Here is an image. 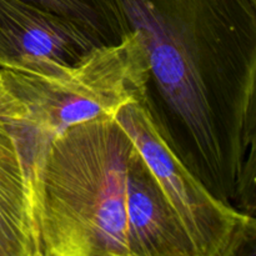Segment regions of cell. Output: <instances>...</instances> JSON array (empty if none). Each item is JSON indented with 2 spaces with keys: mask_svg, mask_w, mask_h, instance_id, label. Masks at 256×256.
<instances>
[{
  "mask_svg": "<svg viewBox=\"0 0 256 256\" xmlns=\"http://www.w3.org/2000/svg\"><path fill=\"white\" fill-rule=\"evenodd\" d=\"M115 120L149 166L192 245V255H236L254 234V219L214 196L182 164L148 98L120 109Z\"/></svg>",
  "mask_w": 256,
  "mask_h": 256,
  "instance_id": "obj_3",
  "label": "cell"
},
{
  "mask_svg": "<svg viewBox=\"0 0 256 256\" xmlns=\"http://www.w3.org/2000/svg\"><path fill=\"white\" fill-rule=\"evenodd\" d=\"M98 45L94 32L25 0H0V68L35 58L72 62Z\"/></svg>",
  "mask_w": 256,
  "mask_h": 256,
  "instance_id": "obj_5",
  "label": "cell"
},
{
  "mask_svg": "<svg viewBox=\"0 0 256 256\" xmlns=\"http://www.w3.org/2000/svg\"><path fill=\"white\" fill-rule=\"evenodd\" d=\"M0 256H42L40 202L9 122L0 114Z\"/></svg>",
  "mask_w": 256,
  "mask_h": 256,
  "instance_id": "obj_6",
  "label": "cell"
},
{
  "mask_svg": "<svg viewBox=\"0 0 256 256\" xmlns=\"http://www.w3.org/2000/svg\"><path fill=\"white\" fill-rule=\"evenodd\" d=\"M42 256H192L149 166L115 118L70 126L40 176Z\"/></svg>",
  "mask_w": 256,
  "mask_h": 256,
  "instance_id": "obj_1",
  "label": "cell"
},
{
  "mask_svg": "<svg viewBox=\"0 0 256 256\" xmlns=\"http://www.w3.org/2000/svg\"><path fill=\"white\" fill-rule=\"evenodd\" d=\"M118 8L142 32L155 76L168 104L184 122L200 154L212 166L222 162V149L202 75L188 48L168 25L156 0H102Z\"/></svg>",
  "mask_w": 256,
  "mask_h": 256,
  "instance_id": "obj_4",
  "label": "cell"
},
{
  "mask_svg": "<svg viewBox=\"0 0 256 256\" xmlns=\"http://www.w3.org/2000/svg\"><path fill=\"white\" fill-rule=\"evenodd\" d=\"M152 78L142 32L95 45L75 62L35 58L0 68L2 115L18 140L40 202V176L50 144L70 126L148 98Z\"/></svg>",
  "mask_w": 256,
  "mask_h": 256,
  "instance_id": "obj_2",
  "label": "cell"
},
{
  "mask_svg": "<svg viewBox=\"0 0 256 256\" xmlns=\"http://www.w3.org/2000/svg\"><path fill=\"white\" fill-rule=\"evenodd\" d=\"M58 15L75 20L94 32L98 26V12L92 0H25Z\"/></svg>",
  "mask_w": 256,
  "mask_h": 256,
  "instance_id": "obj_7",
  "label": "cell"
}]
</instances>
